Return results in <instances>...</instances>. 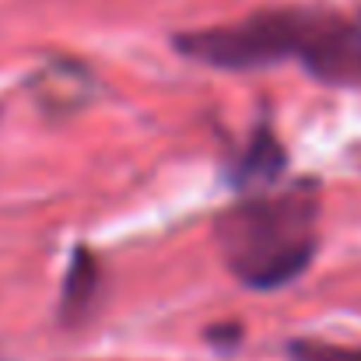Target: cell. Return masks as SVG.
Masks as SVG:
<instances>
[{
    "label": "cell",
    "instance_id": "cell-4",
    "mask_svg": "<svg viewBox=\"0 0 361 361\" xmlns=\"http://www.w3.org/2000/svg\"><path fill=\"white\" fill-rule=\"evenodd\" d=\"M288 165V154L281 147V140L270 133V126H259L252 133V140L245 144L242 158L235 161V172H232V183L242 190H256L263 193L270 183H277V176L284 172Z\"/></svg>",
    "mask_w": 361,
    "mask_h": 361
},
{
    "label": "cell",
    "instance_id": "cell-5",
    "mask_svg": "<svg viewBox=\"0 0 361 361\" xmlns=\"http://www.w3.org/2000/svg\"><path fill=\"white\" fill-rule=\"evenodd\" d=\"M99 291H102V267L95 259V252L88 249H78L71 267H67V277H63V295H60V316L63 323H81L92 316L95 302H99Z\"/></svg>",
    "mask_w": 361,
    "mask_h": 361
},
{
    "label": "cell",
    "instance_id": "cell-1",
    "mask_svg": "<svg viewBox=\"0 0 361 361\" xmlns=\"http://www.w3.org/2000/svg\"><path fill=\"white\" fill-rule=\"evenodd\" d=\"M319 200L312 186L252 193L225 211L214 239L228 270L256 291H274L302 277L319 245Z\"/></svg>",
    "mask_w": 361,
    "mask_h": 361
},
{
    "label": "cell",
    "instance_id": "cell-3",
    "mask_svg": "<svg viewBox=\"0 0 361 361\" xmlns=\"http://www.w3.org/2000/svg\"><path fill=\"white\" fill-rule=\"evenodd\" d=\"M298 60L319 81L361 85V14L305 11Z\"/></svg>",
    "mask_w": 361,
    "mask_h": 361
},
{
    "label": "cell",
    "instance_id": "cell-2",
    "mask_svg": "<svg viewBox=\"0 0 361 361\" xmlns=\"http://www.w3.org/2000/svg\"><path fill=\"white\" fill-rule=\"evenodd\" d=\"M302 21H305V7L259 11V14H249L232 25L186 32L176 39V46L190 60H200L207 67L256 71V67H274L288 56H298Z\"/></svg>",
    "mask_w": 361,
    "mask_h": 361
},
{
    "label": "cell",
    "instance_id": "cell-6",
    "mask_svg": "<svg viewBox=\"0 0 361 361\" xmlns=\"http://www.w3.org/2000/svg\"><path fill=\"white\" fill-rule=\"evenodd\" d=\"M295 361H361V348L344 344H323V341H295L288 348Z\"/></svg>",
    "mask_w": 361,
    "mask_h": 361
}]
</instances>
